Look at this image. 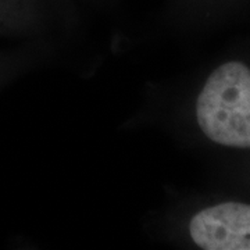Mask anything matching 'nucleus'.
I'll use <instances>...</instances> for the list:
<instances>
[{
	"label": "nucleus",
	"instance_id": "nucleus-3",
	"mask_svg": "<svg viewBox=\"0 0 250 250\" xmlns=\"http://www.w3.org/2000/svg\"><path fill=\"white\" fill-rule=\"evenodd\" d=\"M64 3L65 0H0V35L24 31L36 18Z\"/></svg>",
	"mask_w": 250,
	"mask_h": 250
},
{
	"label": "nucleus",
	"instance_id": "nucleus-4",
	"mask_svg": "<svg viewBox=\"0 0 250 250\" xmlns=\"http://www.w3.org/2000/svg\"><path fill=\"white\" fill-rule=\"evenodd\" d=\"M14 68H16L14 57L13 56L10 57L7 54L0 53V83L9 78L14 71Z\"/></svg>",
	"mask_w": 250,
	"mask_h": 250
},
{
	"label": "nucleus",
	"instance_id": "nucleus-1",
	"mask_svg": "<svg viewBox=\"0 0 250 250\" xmlns=\"http://www.w3.org/2000/svg\"><path fill=\"white\" fill-rule=\"evenodd\" d=\"M196 121L211 142L250 149V68L241 62L218 65L196 99Z\"/></svg>",
	"mask_w": 250,
	"mask_h": 250
},
{
	"label": "nucleus",
	"instance_id": "nucleus-2",
	"mask_svg": "<svg viewBox=\"0 0 250 250\" xmlns=\"http://www.w3.org/2000/svg\"><path fill=\"white\" fill-rule=\"evenodd\" d=\"M189 236L205 250H250V205L223 202L197 211Z\"/></svg>",
	"mask_w": 250,
	"mask_h": 250
}]
</instances>
